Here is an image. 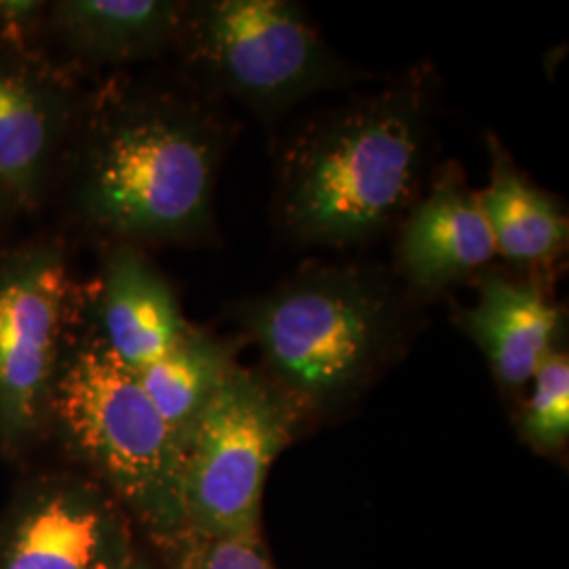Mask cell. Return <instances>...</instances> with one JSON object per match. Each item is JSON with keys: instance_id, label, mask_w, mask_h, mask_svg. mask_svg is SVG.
I'll return each instance as SVG.
<instances>
[{"instance_id": "6da1fadb", "label": "cell", "mask_w": 569, "mask_h": 569, "mask_svg": "<svg viewBox=\"0 0 569 569\" xmlns=\"http://www.w3.org/2000/svg\"><path fill=\"white\" fill-rule=\"evenodd\" d=\"M72 211L112 244L207 243L228 146L224 117L201 98L114 87L84 108L72 138Z\"/></svg>"}, {"instance_id": "7a4b0ae2", "label": "cell", "mask_w": 569, "mask_h": 569, "mask_svg": "<svg viewBox=\"0 0 569 569\" xmlns=\"http://www.w3.org/2000/svg\"><path fill=\"white\" fill-rule=\"evenodd\" d=\"M427 72L306 119L277 161L272 213L300 247L346 249L380 239L422 190L430 154Z\"/></svg>"}, {"instance_id": "3957f363", "label": "cell", "mask_w": 569, "mask_h": 569, "mask_svg": "<svg viewBox=\"0 0 569 569\" xmlns=\"http://www.w3.org/2000/svg\"><path fill=\"white\" fill-rule=\"evenodd\" d=\"M268 378L306 409L342 401L385 366L409 329V296L380 268L310 264L237 308Z\"/></svg>"}, {"instance_id": "277c9868", "label": "cell", "mask_w": 569, "mask_h": 569, "mask_svg": "<svg viewBox=\"0 0 569 569\" xmlns=\"http://www.w3.org/2000/svg\"><path fill=\"white\" fill-rule=\"evenodd\" d=\"M51 430L159 549H173L188 533L182 446L98 327L63 345L49 401Z\"/></svg>"}, {"instance_id": "5b68a950", "label": "cell", "mask_w": 569, "mask_h": 569, "mask_svg": "<svg viewBox=\"0 0 569 569\" xmlns=\"http://www.w3.org/2000/svg\"><path fill=\"white\" fill-rule=\"evenodd\" d=\"M180 42L211 89L264 121L361 79L289 0L188 4Z\"/></svg>"}, {"instance_id": "8992f818", "label": "cell", "mask_w": 569, "mask_h": 569, "mask_svg": "<svg viewBox=\"0 0 569 569\" xmlns=\"http://www.w3.org/2000/svg\"><path fill=\"white\" fill-rule=\"evenodd\" d=\"M305 409L268 376L230 369L183 449V512L194 536H253L270 467Z\"/></svg>"}, {"instance_id": "52a82bcc", "label": "cell", "mask_w": 569, "mask_h": 569, "mask_svg": "<svg viewBox=\"0 0 569 569\" xmlns=\"http://www.w3.org/2000/svg\"><path fill=\"white\" fill-rule=\"evenodd\" d=\"M68 298L61 241L0 251V453L7 458L26 456L47 435Z\"/></svg>"}, {"instance_id": "ba28073f", "label": "cell", "mask_w": 569, "mask_h": 569, "mask_svg": "<svg viewBox=\"0 0 569 569\" xmlns=\"http://www.w3.org/2000/svg\"><path fill=\"white\" fill-rule=\"evenodd\" d=\"M136 547L129 517L93 479H28L0 519V569H110Z\"/></svg>"}, {"instance_id": "9c48e42d", "label": "cell", "mask_w": 569, "mask_h": 569, "mask_svg": "<svg viewBox=\"0 0 569 569\" xmlns=\"http://www.w3.org/2000/svg\"><path fill=\"white\" fill-rule=\"evenodd\" d=\"M84 100L34 47L0 39V188L13 209H39L72 142Z\"/></svg>"}, {"instance_id": "30bf717a", "label": "cell", "mask_w": 569, "mask_h": 569, "mask_svg": "<svg viewBox=\"0 0 569 569\" xmlns=\"http://www.w3.org/2000/svg\"><path fill=\"white\" fill-rule=\"evenodd\" d=\"M399 224L395 264L407 296L422 300L443 296L477 279L498 256L479 192L468 186L458 163L435 171L427 192Z\"/></svg>"}, {"instance_id": "8fae6325", "label": "cell", "mask_w": 569, "mask_h": 569, "mask_svg": "<svg viewBox=\"0 0 569 569\" xmlns=\"http://www.w3.org/2000/svg\"><path fill=\"white\" fill-rule=\"evenodd\" d=\"M477 287V302L456 308L453 323L486 355L498 382L519 390L557 348L561 308L550 300L542 274L488 268Z\"/></svg>"}, {"instance_id": "7c38bea8", "label": "cell", "mask_w": 569, "mask_h": 569, "mask_svg": "<svg viewBox=\"0 0 569 569\" xmlns=\"http://www.w3.org/2000/svg\"><path fill=\"white\" fill-rule=\"evenodd\" d=\"M190 329L173 287L140 247L112 244L100 277V326L108 350L133 373L159 361Z\"/></svg>"}, {"instance_id": "4fadbf2b", "label": "cell", "mask_w": 569, "mask_h": 569, "mask_svg": "<svg viewBox=\"0 0 569 569\" xmlns=\"http://www.w3.org/2000/svg\"><path fill=\"white\" fill-rule=\"evenodd\" d=\"M186 16L178 0H60L47 7L44 30L84 66L119 68L182 41Z\"/></svg>"}, {"instance_id": "5bb4252c", "label": "cell", "mask_w": 569, "mask_h": 569, "mask_svg": "<svg viewBox=\"0 0 569 569\" xmlns=\"http://www.w3.org/2000/svg\"><path fill=\"white\" fill-rule=\"evenodd\" d=\"M489 180L479 192L498 256L523 274H542L568 249L566 211L521 173L496 136H488Z\"/></svg>"}, {"instance_id": "9a60e30c", "label": "cell", "mask_w": 569, "mask_h": 569, "mask_svg": "<svg viewBox=\"0 0 569 569\" xmlns=\"http://www.w3.org/2000/svg\"><path fill=\"white\" fill-rule=\"evenodd\" d=\"M234 366L237 346L232 340H220L204 329L190 326L178 345L136 376L164 425L186 449L204 407Z\"/></svg>"}, {"instance_id": "2e32d148", "label": "cell", "mask_w": 569, "mask_h": 569, "mask_svg": "<svg viewBox=\"0 0 569 569\" xmlns=\"http://www.w3.org/2000/svg\"><path fill=\"white\" fill-rule=\"evenodd\" d=\"M531 392L521 411L523 439L540 453L566 448L569 437V357L552 348L531 378Z\"/></svg>"}, {"instance_id": "e0dca14e", "label": "cell", "mask_w": 569, "mask_h": 569, "mask_svg": "<svg viewBox=\"0 0 569 569\" xmlns=\"http://www.w3.org/2000/svg\"><path fill=\"white\" fill-rule=\"evenodd\" d=\"M171 569H274L260 533L253 536H194L186 533L164 552Z\"/></svg>"}, {"instance_id": "ac0fdd59", "label": "cell", "mask_w": 569, "mask_h": 569, "mask_svg": "<svg viewBox=\"0 0 569 569\" xmlns=\"http://www.w3.org/2000/svg\"><path fill=\"white\" fill-rule=\"evenodd\" d=\"M49 2L0 0V39L32 47V41L44 30Z\"/></svg>"}, {"instance_id": "d6986e66", "label": "cell", "mask_w": 569, "mask_h": 569, "mask_svg": "<svg viewBox=\"0 0 569 569\" xmlns=\"http://www.w3.org/2000/svg\"><path fill=\"white\" fill-rule=\"evenodd\" d=\"M110 569H154L150 566V561L143 557L142 552H138L136 547L127 550L121 559Z\"/></svg>"}, {"instance_id": "ffe728a7", "label": "cell", "mask_w": 569, "mask_h": 569, "mask_svg": "<svg viewBox=\"0 0 569 569\" xmlns=\"http://www.w3.org/2000/svg\"><path fill=\"white\" fill-rule=\"evenodd\" d=\"M9 211H16V209H13V204L9 201L7 192L0 188V218H2L4 213H9Z\"/></svg>"}]
</instances>
